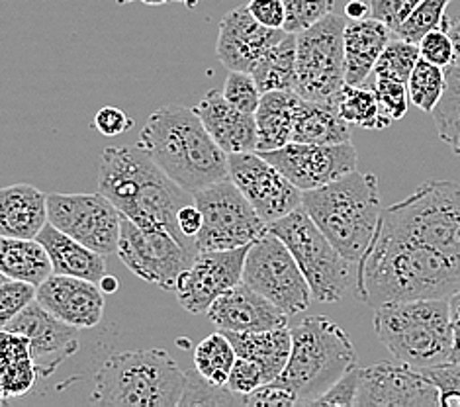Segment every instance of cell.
Returning a JSON list of instances; mask_svg holds the SVG:
<instances>
[{
    "instance_id": "obj_1",
    "label": "cell",
    "mask_w": 460,
    "mask_h": 407,
    "mask_svg": "<svg viewBox=\"0 0 460 407\" xmlns=\"http://www.w3.org/2000/svg\"><path fill=\"white\" fill-rule=\"evenodd\" d=\"M460 290V261L380 226L357 267L358 300L392 302L451 298Z\"/></svg>"
},
{
    "instance_id": "obj_2",
    "label": "cell",
    "mask_w": 460,
    "mask_h": 407,
    "mask_svg": "<svg viewBox=\"0 0 460 407\" xmlns=\"http://www.w3.org/2000/svg\"><path fill=\"white\" fill-rule=\"evenodd\" d=\"M98 192L119 214L141 226H163L186 237L179 227L181 208L194 202V194L174 182L139 147H108L98 163Z\"/></svg>"
},
{
    "instance_id": "obj_3",
    "label": "cell",
    "mask_w": 460,
    "mask_h": 407,
    "mask_svg": "<svg viewBox=\"0 0 460 407\" xmlns=\"http://www.w3.org/2000/svg\"><path fill=\"white\" fill-rule=\"evenodd\" d=\"M137 147L192 194L229 179V155L194 108L172 104L155 110L141 129Z\"/></svg>"
},
{
    "instance_id": "obj_4",
    "label": "cell",
    "mask_w": 460,
    "mask_h": 407,
    "mask_svg": "<svg viewBox=\"0 0 460 407\" xmlns=\"http://www.w3.org/2000/svg\"><path fill=\"white\" fill-rule=\"evenodd\" d=\"M302 208L345 259H363L380 222V192L375 173L353 171L322 189L305 190Z\"/></svg>"
},
{
    "instance_id": "obj_5",
    "label": "cell",
    "mask_w": 460,
    "mask_h": 407,
    "mask_svg": "<svg viewBox=\"0 0 460 407\" xmlns=\"http://www.w3.org/2000/svg\"><path fill=\"white\" fill-rule=\"evenodd\" d=\"M355 367L357 353L345 329L325 315H305L292 329L290 360L277 380L298 405H314Z\"/></svg>"
},
{
    "instance_id": "obj_6",
    "label": "cell",
    "mask_w": 460,
    "mask_h": 407,
    "mask_svg": "<svg viewBox=\"0 0 460 407\" xmlns=\"http://www.w3.org/2000/svg\"><path fill=\"white\" fill-rule=\"evenodd\" d=\"M375 332L403 365L420 370L447 365L455 345L451 302L439 298L385 304L376 307Z\"/></svg>"
},
{
    "instance_id": "obj_7",
    "label": "cell",
    "mask_w": 460,
    "mask_h": 407,
    "mask_svg": "<svg viewBox=\"0 0 460 407\" xmlns=\"http://www.w3.org/2000/svg\"><path fill=\"white\" fill-rule=\"evenodd\" d=\"M184 390L186 372L167 350H126L98 368L91 400L98 405L172 407L181 405Z\"/></svg>"
},
{
    "instance_id": "obj_8",
    "label": "cell",
    "mask_w": 460,
    "mask_h": 407,
    "mask_svg": "<svg viewBox=\"0 0 460 407\" xmlns=\"http://www.w3.org/2000/svg\"><path fill=\"white\" fill-rule=\"evenodd\" d=\"M380 226L460 261V184L427 181L382 210Z\"/></svg>"
},
{
    "instance_id": "obj_9",
    "label": "cell",
    "mask_w": 460,
    "mask_h": 407,
    "mask_svg": "<svg viewBox=\"0 0 460 407\" xmlns=\"http://www.w3.org/2000/svg\"><path fill=\"white\" fill-rule=\"evenodd\" d=\"M269 229L292 251L315 302L335 304L343 298L353 282V262L337 251L302 206L269 224Z\"/></svg>"
},
{
    "instance_id": "obj_10",
    "label": "cell",
    "mask_w": 460,
    "mask_h": 407,
    "mask_svg": "<svg viewBox=\"0 0 460 407\" xmlns=\"http://www.w3.org/2000/svg\"><path fill=\"white\" fill-rule=\"evenodd\" d=\"M199 252L194 239L174 235L163 226H141L128 217L122 219L118 257L144 282L172 292Z\"/></svg>"
},
{
    "instance_id": "obj_11",
    "label": "cell",
    "mask_w": 460,
    "mask_h": 407,
    "mask_svg": "<svg viewBox=\"0 0 460 407\" xmlns=\"http://www.w3.org/2000/svg\"><path fill=\"white\" fill-rule=\"evenodd\" d=\"M343 16L330 14L296 34V93L304 101L332 102L345 86Z\"/></svg>"
},
{
    "instance_id": "obj_12",
    "label": "cell",
    "mask_w": 460,
    "mask_h": 407,
    "mask_svg": "<svg viewBox=\"0 0 460 407\" xmlns=\"http://www.w3.org/2000/svg\"><path fill=\"white\" fill-rule=\"evenodd\" d=\"M194 204L204 216V226L196 235L199 251L249 247L269 234V224L257 214L253 204L232 179H224L194 192Z\"/></svg>"
},
{
    "instance_id": "obj_13",
    "label": "cell",
    "mask_w": 460,
    "mask_h": 407,
    "mask_svg": "<svg viewBox=\"0 0 460 407\" xmlns=\"http://www.w3.org/2000/svg\"><path fill=\"white\" fill-rule=\"evenodd\" d=\"M243 282L288 315L305 312L314 300L310 284L292 251L270 229L251 243L245 257Z\"/></svg>"
},
{
    "instance_id": "obj_14",
    "label": "cell",
    "mask_w": 460,
    "mask_h": 407,
    "mask_svg": "<svg viewBox=\"0 0 460 407\" xmlns=\"http://www.w3.org/2000/svg\"><path fill=\"white\" fill-rule=\"evenodd\" d=\"M49 224L108 257L118 252L122 219L118 208L102 192L48 194Z\"/></svg>"
},
{
    "instance_id": "obj_15",
    "label": "cell",
    "mask_w": 460,
    "mask_h": 407,
    "mask_svg": "<svg viewBox=\"0 0 460 407\" xmlns=\"http://www.w3.org/2000/svg\"><path fill=\"white\" fill-rule=\"evenodd\" d=\"M229 179L267 224L277 222L302 206L304 192L259 151L229 155Z\"/></svg>"
},
{
    "instance_id": "obj_16",
    "label": "cell",
    "mask_w": 460,
    "mask_h": 407,
    "mask_svg": "<svg viewBox=\"0 0 460 407\" xmlns=\"http://www.w3.org/2000/svg\"><path fill=\"white\" fill-rule=\"evenodd\" d=\"M261 155L275 164L302 192L322 189V186L345 177V174L357 171L358 163L357 149L350 141L337 143V146L292 141L288 146L265 151Z\"/></svg>"
},
{
    "instance_id": "obj_17",
    "label": "cell",
    "mask_w": 460,
    "mask_h": 407,
    "mask_svg": "<svg viewBox=\"0 0 460 407\" xmlns=\"http://www.w3.org/2000/svg\"><path fill=\"white\" fill-rule=\"evenodd\" d=\"M251 247V245H249ZM249 247L226 251H200L174 286V294L184 312L208 314L210 305L224 292L243 280V267Z\"/></svg>"
},
{
    "instance_id": "obj_18",
    "label": "cell",
    "mask_w": 460,
    "mask_h": 407,
    "mask_svg": "<svg viewBox=\"0 0 460 407\" xmlns=\"http://www.w3.org/2000/svg\"><path fill=\"white\" fill-rule=\"evenodd\" d=\"M355 405L437 407L441 405V392L420 368L400 360L378 362L370 368H360Z\"/></svg>"
},
{
    "instance_id": "obj_19",
    "label": "cell",
    "mask_w": 460,
    "mask_h": 407,
    "mask_svg": "<svg viewBox=\"0 0 460 407\" xmlns=\"http://www.w3.org/2000/svg\"><path fill=\"white\" fill-rule=\"evenodd\" d=\"M3 329L30 339L40 378H48L65 358L79 350V327L65 323L38 300L26 305Z\"/></svg>"
},
{
    "instance_id": "obj_20",
    "label": "cell",
    "mask_w": 460,
    "mask_h": 407,
    "mask_svg": "<svg viewBox=\"0 0 460 407\" xmlns=\"http://www.w3.org/2000/svg\"><path fill=\"white\" fill-rule=\"evenodd\" d=\"M288 36L287 30L262 26L245 6H237L222 18L216 55L229 71L251 73L270 48Z\"/></svg>"
},
{
    "instance_id": "obj_21",
    "label": "cell",
    "mask_w": 460,
    "mask_h": 407,
    "mask_svg": "<svg viewBox=\"0 0 460 407\" xmlns=\"http://www.w3.org/2000/svg\"><path fill=\"white\" fill-rule=\"evenodd\" d=\"M36 300L65 323L79 329H91L101 323L106 305L101 284L65 274H51L46 282H41Z\"/></svg>"
},
{
    "instance_id": "obj_22",
    "label": "cell",
    "mask_w": 460,
    "mask_h": 407,
    "mask_svg": "<svg viewBox=\"0 0 460 407\" xmlns=\"http://www.w3.org/2000/svg\"><path fill=\"white\" fill-rule=\"evenodd\" d=\"M206 315L220 332L237 333L267 332V329L287 325L290 317L243 280L224 292Z\"/></svg>"
},
{
    "instance_id": "obj_23",
    "label": "cell",
    "mask_w": 460,
    "mask_h": 407,
    "mask_svg": "<svg viewBox=\"0 0 460 407\" xmlns=\"http://www.w3.org/2000/svg\"><path fill=\"white\" fill-rule=\"evenodd\" d=\"M202 124L210 131L227 155L257 151V119L255 114L243 112L227 102L220 91H210L194 106Z\"/></svg>"
},
{
    "instance_id": "obj_24",
    "label": "cell",
    "mask_w": 460,
    "mask_h": 407,
    "mask_svg": "<svg viewBox=\"0 0 460 407\" xmlns=\"http://www.w3.org/2000/svg\"><path fill=\"white\" fill-rule=\"evenodd\" d=\"M394 31L376 18L349 20L345 28V83L365 84Z\"/></svg>"
},
{
    "instance_id": "obj_25",
    "label": "cell",
    "mask_w": 460,
    "mask_h": 407,
    "mask_svg": "<svg viewBox=\"0 0 460 407\" xmlns=\"http://www.w3.org/2000/svg\"><path fill=\"white\" fill-rule=\"evenodd\" d=\"M48 222V196L36 186L13 184L0 192V235L38 239Z\"/></svg>"
},
{
    "instance_id": "obj_26",
    "label": "cell",
    "mask_w": 460,
    "mask_h": 407,
    "mask_svg": "<svg viewBox=\"0 0 460 407\" xmlns=\"http://www.w3.org/2000/svg\"><path fill=\"white\" fill-rule=\"evenodd\" d=\"M38 241L49 252L53 274L84 279L96 284L108 274L104 255L83 245L81 241H76L49 222L40 231Z\"/></svg>"
},
{
    "instance_id": "obj_27",
    "label": "cell",
    "mask_w": 460,
    "mask_h": 407,
    "mask_svg": "<svg viewBox=\"0 0 460 407\" xmlns=\"http://www.w3.org/2000/svg\"><path fill=\"white\" fill-rule=\"evenodd\" d=\"M232 341L237 357L253 360L259 365L262 378L275 382L287 368L292 353V329L280 325L267 332H224Z\"/></svg>"
},
{
    "instance_id": "obj_28",
    "label": "cell",
    "mask_w": 460,
    "mask_h": 407,
    "mask_svg": "<svg viewBox=\"0 0 460 407\" xmlns=\"http://www.w3.org/2000/svg\"><path fill=\"white\" fill-rule=\"evenodd\" d=\"M302 101L304 98L296 91H270L261 96L255 112L257 151H275L292 143Z\"/></svg>"
},
{
    "instance_id": "obj_29",
    "label": "cell",
    "mask_w": 460,
    "mask_h": 407,
    "mask_svg": "<svg viewBox=\"0 0 460 407\" xmlns=\"http://www.w3.org/2000/svg\"><path fill=\"white\" fill-rule=\"evenodd\" d=\"M0 272L4 277L40 286L53 274V265L48 249L38 239L3 235L0 239Z\"/></svg>"
},
{
    "instance_id": "obj_30",
    "label": "cell",
    "mask_w": 460,
    "mask_h": 407,
    "mask_svg": "<svg viewBox=\"0 0 460 407\" xmlns=\"http://www.w3.org/2000/svg\"><path fill=\"white\" fill-rule=\"evenodd\" d=\"M292 141L315 143V146L347 143L350 141V124L339 116L333 102L302 101Z\"/></svg>"
},
{
    "instance_id": "obj_31",
    "label": "cell",
    "mask_w": 460,
    "mask_h": 407,
    "mask_svg": "<svg viewBox=\"0 0 460 407\" xmlns=\"http://www.w3.org/2000/svg\"><path fill=\"white\" fill-rule=\"evenodd\" d=\"M0 343H3V372H0L3 398L8 400L28 394L34 388L36 378H40L30 339L3 329Z\"/></svg>"
},
{
    "instance_id": "obj_32",
    "label": "cell",
    "mask_w": 460,
    "mask_h": 407,
    "mask_svg": "<svg viewBox=\"0 0 460 407\" xmlns=\"http://www.w3.org/2000/svg\"><path fill=\"white\" fill-rule=\"evenodd\" d=\"M347 124L363 129H385L394 119L382 110L375 91L368 84H347L332 101Z\"/></svg>"
},
{
    "instance_id": "obj_33",
    "label": "cell",
    "mask_w": 460,
    "mask_h": 407,
    "mask_svg": "<svg viewBox=\"0 0 460 407\" xmlns=\"http://www.w3.org/2000/svg\"><path fill=\"white\" fill-rule=\"evenodd\" d=\"M261 93L296 89V34L280 40L251 71Z\"/></svg>"
},
{
    "instance_id": "obj_34",
    "label": "cell",
    "mask_w": 460,
    "mask_h": 407,
    "mask_svg": "<svg viewBox=\"0 0 460 407\" xmlns=\"http://www.w3.org/2000/svg\"><path fill=\"white\" fill-rule=\"evenodd\" d=\"M235 360V349L224 332H217L212 333L210 337L202 339L200 345L194 350V368L199 370L208 382L217 384V386L227 384Z\"/></svg>"
},
{
    "instance_id": "obj_35",
    "label": "cell",
    "mask_w": 460,
    "mask_h": 407,
    "mask_svg": "<svg viewBox=\"0 0 460 407\" xmlns=\"http://www.w3.org/2000/svg\"><path fill=\"white\" fill-rule=\"evenodd\" d=\"M447 89L433 110L437 134L460 155V69L451 65L447 67Z\"/></svg>"
},
{
    "instance_id": "obj_36",
    "label": "cell",
    "mask_w": 460,
    "mask_h": 407,
    "mask_svg": "<svg viewBox=\"0 0 460 407\" xmlns=\"http://www.w3.org/2000/svg\"><path fill=\"white\" fill-rule=\"evenodd\" d=\"M447 89V71L439 65L420 59L408 81L410 101L423 112H433L435 106L445 94Z\"/></svg>"
},
{
    "instance_id": "obj_37",
    "label": "cell",
    "mask_w": 460,
    "mask_h": 407,
    "mask_svg": "<svg viewBox=\"0 0 460 407\" xmlns=\"http://www.w3.org/2000/svg\"><path fill=\"white\" fill-rule=\"evenodd\" d=\"M420 59H421V51L418 43L405 41L402 38H394L390 40L385 51L380 53L372 75L382 76V79L408 83Z\"/></svg>"
},
{
    "instance_id": "obj_38",
    "label": "cell",
    "mask_w": 460,
    "mask_h": 407,
    "mask_svg": "<svg viewBox=\"0 0 460 407\" xmlns=\"http://www.w3.org/2000/svg\"><path fill=\"white\" fill-rule=\"evenodd\" d=\"M451 3L453 0H421L418 8L410 14V18L394 31V36L411 43H420L425 34L443 28L447 18V6Z\"/></svg>"
},
{
    "instance_id": "obj_39",
    "label": "cell",
    "mask_w": 460,
    "mask_h": 407,
    "mask_svg": "<svg viewBox=\"0 0 460 407\" xmlns=\"http://www.w3.org/2000/svg\"><path fill=\"white\" fill-rule=\"evenodd\" d=\"M181 405H243V395H239L217 384L208 382L199 370L186 372V390Z\"/></svg>"
},
{
    "instance_id": "obj_40",
    "label": "cell",
    "mask_w": 460,
    "mask_h": 407,
    "mask_svg": "<svg viewBox=\"0 0 460 407\" xmlns=\"http://www.w3.org/2000/svg\"><path fill=\"white\" fill-rule=\"evenodd\" d=\"M287 8V24L284 30L290 34L314 26L315 22L323 20L333 13L335 0H282Z\"/></svg>"
},
{
    "instance_id": "obj_41",
    "label": "cell",
    "mask_w": 460,
    "mask_h": 407,
    "mask_svg": "<svg viewBox=\"0 0 460 407\" xmlns=\"http://www.w3.org/2000/svg\"><path fill=\"white\" fill-rule=\"evenodd\" d=\"M38 298V286L4 277L0 280V325H6L26 305Z\"/></svg>"
},
{
    "instance_id": "obj_42",
    "label": "cell",
    "mask_w": 460,
    "mask_h": 407,
    "mask_svg": "<svg viewBox=\"0 0 460 407\" xmlns=\"http://www.w3.org/2000/svg\"><path fill=\"white\" fill-rule=\"evenodd\" d=\"M222 93L229 104H234L235 108L249 114L257 112L262 96L253 75L245 71H229Z\"/></svg>"
},
{
    "instance_id": "obj_43",
    "label": "cell",
    "mask_w": 460,
    "mask_h": 407,
    "mask_svg": "<svg viewBox=\"0 0 460 407\" xmlns=\"http://www.w3.org/2000/svg\"><path fill=\"white\" fill-rule=\"evenodd\" d=\"M365 84H368L370 89L375 91L382 110H385L392 119H402L405 114H408V101H410L408 83L375 76V79Z\"/></svg>"
},
{
    "instance_id": "obj_44",
    "label": "cell",
    "mask_w": 460,
    "mask_h": 407,
    "mask_svg": "<svg viewBox=\"0 0 460 407\" xmlns=\"http://www.w3.org/2000/svg\"><path fill=\"white\" fill-rule=\"evenodd\" d=\"M423 372L439 388L443 407H460V362H447L441 367L425 368Z\"/></svg>"
},
{
    "instance_id": "obj_45",
    "label": "cell",
    "mask_w": 460,
    "mask_h": 407,
    "mask_svg": "<svg viewBox=\"0 0 460 407\" xmlns=\"http://www.w3.org/2000/svg\"><path fill=\"white\" fill-rule=\"evenodd\" d=\"M421 58L429 63L439 65V67H451L455 63V43L448 36V31L439 28L425 34L423 40L418 43Z\"/></svg>"
},
{
    "instance_id": "obj_46",
    "label": "cell",
    "mask_w": 460,
    "mask_h": 407,
    "mask_svg": "<svg viewBox=\"0 0 460 407\" xmlns=\"http://www.w3.org/2000/svg\"><path fill=\"white\" fill-rule=\"evenodd\" d=\"M421 0H368L370 16L396 31Z\"/></svg>"
},
{
    "instance_id": "obj_47",
    "label": "cell",
    "mask_w": 460,
    "mask_h": 407,
    "mask_svg": "<svg viewBox=\"0 0 460 407\" xmlns=\"http://www.w3.org/2000/svg\"><path fill=\"white\" fill-rule=\"evenodd\" d=\"M262 384H265V378H262V372L257 362L237 357L232 374L227 378V388L239 395H245L261 388Z\"/></svg>"
},
{
    "instance_id": "obj_48",
    "label": "cell",
    "mask_w": 460,
    "mask_h": 407,
    "mask_svg": "<svg viewBox=\"0 0 460 407\" xmlns=\"http://www.w3.org/2000/svg\"><path fill=\"white\" fill-rule=\"evenodd\" d=\"M358 374H360L358 367L350 368L345 376L339 382H335L330 388V392H325L314 405H345V407L355 405L357 390H358Z\"/></svg>"
},
{
    "instance_id": "obj_49",
    "label": "cell",
    "mask_w": 460,
    "mask_h": 407,
    "mask_svg": "<svg viewBox=\"0 0 460 407\" xmlns=\"http://www.w3.org/2000/svg\"><path fill=\"white\" fill-rule=\"evenodd\" d=\"M243 405H298L296 395L279 380L262 384L255 392L243 395Z\"/></svg>"
},
{
    "instance_id": "obj_50",
    "label": "cell",
    "mask_w": 460,
    "mask_h": 407,
    "mask_svg": "<svg viewBox=\"0 0 460 407\" xmlns=\"http://www.w3.org/2000/svg\"><path fill=\"white\" fill-rule=\"evenodd\" d=\"M94 128L106 137H116L134 128V119H131L124 110H119L116 106H104L98 110V114L94 116Z\"/></svg>"
},
{
    "instance_id": "obj_51",
    "label": "cell",
    "mask_w": 460,
    "mask_h": 407,
    "mask_svg": "<svg viewBox=\"0 0 460 407\" xmlns=\"http://www.w3.org/2000/svg\"><path fill=\"white\" fill-rule=\"evenodd\" d=\"M247 8L262 26L284 30L287 24V8L282 0H249Z\"/></svg>"
},
{
    "instance_id": "obj_52",
    "label": "cell",
    "mask_w": 460,
    "mask_h": 407,
    "mask_svg": "<svg viewBox=\"0 0 460 407\" xmlns=\"http://www.w3.org/2000/svg\"><path fill=\"white\" fill-rule=\"evenodd\" d=\"M202 226H204V216H202L199 206H196L194 202H190V204H186V206L181 208V212H179V227H181V231H182L186 237H190V239L196 241V235L200 234Z\"/></svg>"
},
{
    "instance_id": "obj_53",
    "label": "cell",
    "mask_w": 460,
    "mask_h": 407,
    "mask_svg": "<svg viewBox=\"0 0 460 407\" xmlns=\"http://www.w3.org/2000/svg\"><path fill=\"white\" fill-rule=\"evenodd\" d=\"M451 323H453V333H455V345H453V355L448 362H460V290L455 292L451 298Z\"/></svg>"
},
{
    "instance_id": "obj_54",
    "label": "cell",
    "mask_w": 460,
    "mask_h": 407,
    "mask_svg": "<svg viewBox=\"0 0 460 407\" xmlns=\"http://www.w3.org/2000/svg\"><path fill=\"white\" fill-rule=\"evenodd\" d=\"M443 30L448 31V36H451V40L455 43V63L453 65L460 69V14L447 16Z\"/></svg>"
},
{
    "instance_id": "obj_55",
    "label": "cell",
    "mask_w": 460,
    "mask_h": 407,
    "mask_svg": "<svg viewBox=\"0 0 460 407\" xmlns=\"http://www.w3.org/2000/svg\"><path fill=\"white\" fill-rule=\"evenodd\" d=\"M345 14L349 20H363L370 16V4L365 0H349L345 6Z\"/></svg>"
},
{
    "instance_id": "obj_56",
    "label": "cell",
    "mask_w": 460,
    "mask_h": 407,
    "mask_svg": "<svg viewBox=\"0 0 460 407\" xmlns=\"http://www.w3.org/2000/svg\"><path fill=\"white\" fill-rule=\"evenodd\" d=\"M98 284H101V288L104 290V294H112V292L118 290V279L116 277H108V274Z\"/></svg>"
},
{
    "instance_id": "obj_57",
    "label": "cell",
    "mask_w": 460,
    "mask_h": 407,
    "mask_svg": "<svg viewBox=\"0 0 460 407\" xmlns=\"http://www.w3.org/2000/svg\"><path fill=\"white\" fill-rule=\"evenodd\" d=\"M144 4H149V6H159V4H165V3H171V0H141Z\"/></svg>"
},
{
    "instance_id": "obj_58",
    "label": "cell",
    "mask_w": 460,
    "mask_h": 407,
    "mask_svg": "<svg viewBox=\"0 0 460 407\" xmlns=\"http://www.w3.org/2000/svg\"><path fill=\"white\" fill-rule=\"evenodd\" d=\"M171 3H181V4H186L189 8L196 6V0H171Z\"/></svg>"
},
{
    "instance_id": "obj_59",
    "label": "cell",
    "mask_w": 460,
    "mask_h": 407,
    "mask_svg": "<svg viewBox=\"0 0 460 407\" xmlns=\"http://www.w3.org/2000/svg\"><path fill=\"white\" fill-rule=\"evenodd\" d=\"M119 4H128V3H131V0H118Z\"/></svg>"
}]
</instances>
